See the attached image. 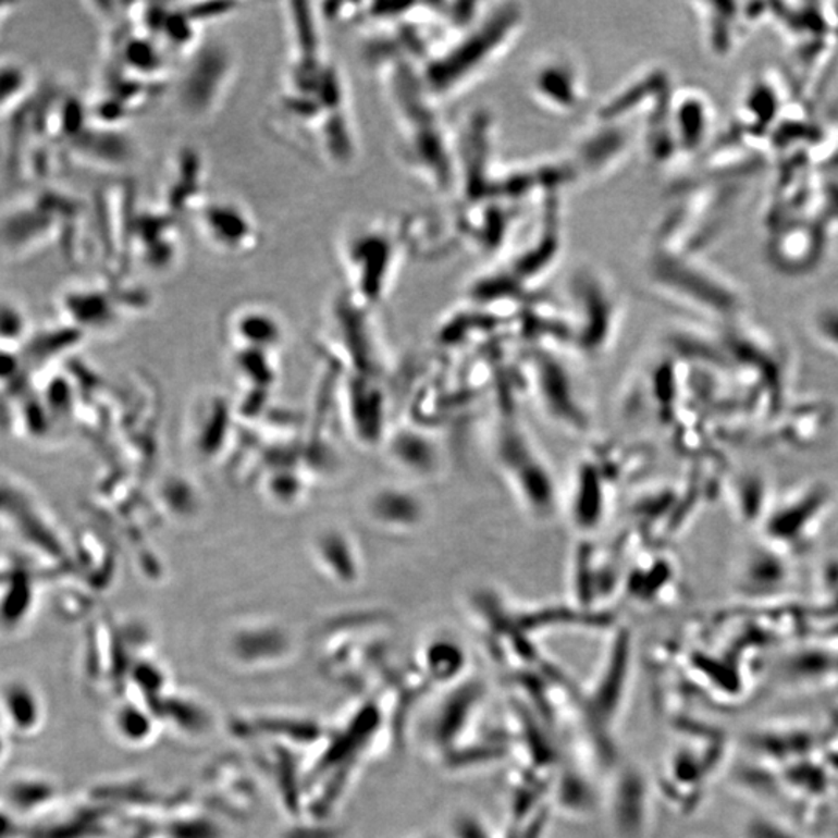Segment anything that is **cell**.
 <instances>
[{
    "instance_id": "cell-1",
    "label": "cell",
    "mask_w": 838,
    "mask_h": 838,
    "mask_svg": "<svg viewBox=\"0 0 838 838\" xmlns=\"http://www.w3.org/2000/svg\"><path fill=\"white\" fill-rule=\"evenodd\" d=\"M527 24L522 3H486L479 20L443 39L419 65L426 89L440 104L472 93L513 53Z\"/></svg>"
},
{
    "instance_id": "cell-2",
    "label": "cell",
    "mask_w": 838,
    "mask_h": 838,
    "mask_svg": "<svg viewBox=\"0 0 838 838\" xmlns=\"http://www.w3.org/2000/svg\"><path fill=\"white\" fill-rule=\"evenodd\" d=\"M385 72L398 123L400 160L432 192L457 196V131L447 126L417 64L396 61L385 65Z\"/></svg>"
},
{
    "instance_id": "cell-3",
    "label": "cell",
    "mask_w": 838,
    "mask_h": 838,
    "mask_svg": "<svg viewBox=\"0 0 838 838\" xmlns=\"http://www.w3.org/2000/svg\"><path fill=\"white\" fill-rule=\"evenodd\" d=\"M648 287L670 304L703 316L734 317L741 308V294L716 269L698 255L651 243L643 262Z\"/></svg>"
},
{
    "instance_id": "cell-4",
    "label": "cell",
    "mask_w": 838,
    "mask_h": 838,
    "mask_svg": "<svg viewBox=\"0 0 838 838\" xmlns=\"http://www.w3.org/2000/svg\"><path fill=\"white\" fill-rule=\"evenodd\" d=\"M407 251L400 222L374 221L349 233L342 258L357 298L368 305L384 300Z\"/></svg>"
},
{
    "instance_id": "cell-5",
    "label": "cell",
    "mask_w": 838,
    "mask_h": 838,
    "mask_svg": "<svg viewBox=\"0 0 838 838\" xmlns=\"http://www.w3.org/2000/svg\"><path fill=\"white\" fill-rule=\"evenodd\" d=\"M525 87L539 111L557 119L581 114L590 101L584 61L567 46H552L539 53L528 69Z\"/></svg>"
},
{
    "instance_id": "cell-6",
    "label": "cell",
    "mask_w": 838,
    "mask_h": 838,
    "mask_svg": "<svg viewBox=\"0 0 838 838\" xmlns=\"http://www.w3.org/2000/svg\"><path fill=\"white\" fill-rule=\"evenodd\" d=\"M575 338L587 352H600L617 333L623 298L614 276L596 264H581L568 280Z\"/></svg>"
},
{
    "instance_id": "cell-7",
    "label": "cell",
    "mask_w": 838,
    "mask_h": 838,
    "mask_svg": "<svg viewBox=\"0 0 838 838\" xmlns=\"http://www.w3.org/2000/svg\"><path fill=\"white\" fill-rule=\"evenodd\" d=\"M639 122L592 119L575 138L568 156L579 181L601 182L615 176L640 151Z\"/></svg>"
},
{
    "instance_id": "cell-8",
    "label": "cell",
    "mask_w": 838,
    "mask_h": 838,
    "mask_svg": "<svg viewBox=\"0 0 838 838\" xmlns=\"http://www.w3.org/2000/svg\"><path fill=\"white\" fill-rule=\"evenodd\" d=\"M497 130L491 111L477 109L457 130V204H476L490 198L498 163L495 156Z\"/></svg>"
},
{
    "instance_id": "cell-9",
    "label": "cell",
    "mask_w": 838,
    "mask_h": 838,
    "mask_svg": "<svg viewBox=\"0 0 838 838\" xmlns=\"http://www.w3.org/2000/svg\"><path fill=\"white\" fill-rule=\"evenodd\" d=\"M673 90L666 69L658 65L641 69L601 101L593 119L641 123Z\"/></svg>"
},
{
    "instance_id": "cell-10",
    "label": "cell",
    "mask_w": 838,
    "mask_h": 838,
    "mask_svg": "<svg viewBox=\"0 0 838 838\" xmlns=\"http://www.w3.org/2000/svg\"><path fill=\"white\" fill-rule=\"evenodd\" d=\"M196 221L202 238L221 254L239 257L257 247V221L239 204L213 200L196 211Z\"/></svg>"
},
{
    "instance_id": "cell-11",
    "label": "cell",
    "mask_w": 838,
    "mask_h": 838,
    "mask_svg": "<svg viewBox=\"0 0 838 838\" xmlns=\"http://www.w3.org/2000/svg\"><path fill=\"white\" fill-rule=\"evenodd\" d=\"M668 122L679 158L702 151L713 126V106L702 90L674 89L668 104Z\"/></svg>"
},
{
    "instance_id": "cell-12",
    "label": "cell",
    "mask_w": 838,
    "mask_h": 838,
    "mask_svg": "<svg viewBox=\"0 0 838 838\" xmlns=\"http://www.w3.org/2000/svg\"><path fill=\"white\" fill-rule=\"evenodd\" d=\"M629 641L619 640L617 650L614 651V657L608 663L606 674L601 677L600 683L593 691L590 699L593 717L597 723H611L614 714L617 713L619 702H621L623 690H625L626 669H628Z\"/></svg>"
},
{
    "instance_id": "cell-13",
    "label": "cell",
    "mask_w": 838,
    "mask_h": 838,
    "mask_svg": "<svg viewBox=\"0 0 838 838\" xmlns=\"http://www.w3.org/2000/svg\"><path fill=\"white\" fill-rule=\"evenodd\" d=\"M482 699V685L472 681L458 688L441 706L435 724V739L440 747H451L460 736L461 728L471 720L473 710Z\"/></svg>"
},
{
    "instance_id": "cell-14",
    "label": "cell",
    "mask_w": 838,
    "mask_h": 838,
    "mask_svg": "<svg viewBox=\"0 0 838 838\" xmlns=\"http://www.w3.org/2000/svg\"><path fill=\"white\" fill-rule=\"evenodd\" d=\"M52 214L41 206L17 207L0 221V242L13 251L22 244L42 242L52 229Z\"/></svg>"
},
{
    "instance_id": "cell-15",
    "label": "cell",
    "mask_w": 838,
    "mask_h": 838,
    "mask_svg": "<svg viewBox=\"0 0 838 838\" xmlns=\"http://www.w3.org/2000/svg\"><path fill=\"white\" fill-rule=\"evenodd\" d=\"M614 818H617L619 830H625L626 838H637L643 826L646 812V789L644 781L636 772L619 779L617 793L614 792Z\"/></svg>"
},
{
    "instance_id": "cell-16",
    "label": "cell",
    "mask_w": 838,
    "mask_h": 838,
    "mask_svg": "<svg viewBox=\"0 0 838 838\" xmlns=\"http://www.w3.org/2000/svg\"><path fill=\"white\" fill-rule=\"evenodd\" d=\"M535 362H538L539 385H542L546 406L557 411L560 417H568L567 411L574 410H571L570 399H568L570 398L568 379L564 377L563 368L557 366L556 360L549 356H541Z\"/></svg>"
},
{
    "instance_id": "cell-17",
    "label": "cell",
    "mask_w": 838,
    "mask_h": 838,
    "mask_svg": "<svg viewBox=\"0 0 838 838\" xmlns=\"http://www.w3.org/2000/svg\"><path fill=\"white\" fill-rule=\"evenodd\" d=\"M33 84L30 69L21 61H0V115L20 106Z\"/></svg>"
},
{
    "instance_id": "cell-18",
    "label": "cell",
    "mask_w": 838,
    "mask_h": 838,
    "mask_svg": "<svg viewBox=\"0 0 838 838\" xmlns=\"http://www.w3.org/2000/svg\"><path fill=\"white\" fill-rule=\"evenodd\" d=\"M466 666L465 652L460 644L451 640H440L428 651V669L433 679L441 683H451L457 679Z\"/></svg>"
},
{
    "instance_id": "cell-19",
    "label": "cell",
    "mask_w": 838,
    "mask_h": 838,
    "mask_svg": "<svg viewBox=\"0 0 838 838\" xmlns=\"http://www.w3.org/2000/svg\"><path fill=\"white\" fill-rule=\"evenodd\" d=\"M3 708L11 723L21 730H28L38 723L39 705L35 692L25 685H10L3 690Z\"/></svg>"
},
{
    "instance_id": "cell-20",
    "label": "cell",
    "mask_w": 838,
    "mask_h": 838,
    "mask_svg": "<svg viewBox=\"0 0 838 838\" xmlns=\"http://www.w3.org/2000/svg\"><path fill=\"white\" fill-rule=\"evenodd\" d=\"M808 326L815 341L829 352L838 353V300L826 298L811 309Z\"/></svg>"
},
{
    "instance_id": "cell-21",
    "label": "cell",
    "mask_w": 838,
    "mask_h": 838,
    "mask_svg": "<svg viewBox=\"0 0 838 838\" xmlns=\"http://www.w3.org/2000/svg\"><path fill=\"white\" fill-rule=\"evenodd\" d=\"M10 5H0V21L5 17V14L9 13Z\"/></svg>"
}]
</instances>
